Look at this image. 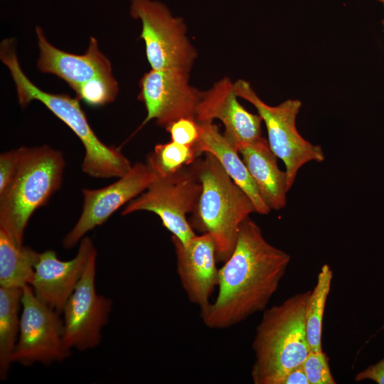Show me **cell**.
<instances>
[{
    "mask_svg": "<svg viewBox=\"0 0 384 384\" xmlns=\"http://www.w3.org/2000/svg\"><path fill=\"white\" fill-rule=\"evenodd\" d=\"M290 261L287 252L265 238L254 220L245 219L233 251L219 268L217 296L200 311L204 324L211 329H226L264 311Z\"/></svg>",
    "mask_w": 384,
    "mask_h": 384,
    "instance_id": "6da1fadb",
    "label": "cell"
},
{
    "mask_svg": "<svg viewBox=\"0 0 384 384\" xmlns=\"http://www.w3.org/2000/svg\"><path fill=\"white\" fill-rule=\"evenodd\" d=\"M0 48V58L9 70L20 105L25 107L31 101L41 102L81 141L85 151L82 163L85 174L95 178H120L129 171L132 165L120 149L104 144L97 137L80 100L66 94L43 91L34 85L20 66L12 39L4 40Z\"/></svg>",
    "mask_w": 384,
    "mask_h": 384,
    "instance_id": "7a4b0ae2",
    "label": "cell"
},
{
    "mask_svg": "<svg viewBox=\"0 0 384 384\" xmlns=\"http://www.w3.org/2000/svg\"><path fill=\"white\" fill-rule=\"evenodd\" d=\"M310 292L296 294L264 311L252 344L255 384H282L289 372L303 364L311 351L305 319Z\"/></svg>",
    "mask_w": 384,
    "mask_h": 384,
    "instance_id": "3957f363",
    "label": "cell"
},
{
    "mask_svg": "<svg viewBox=\"0 0 384 384\" xmlns=\"http://www.w3.org/2000/svg\"><path fill=\"white\" fill-rule=\"evenodd\" d=\"M203 154L190 165L202 189L188 221L194 231L211 235L218 262H224L234 250L241 224L256 208L218 160L210 153Z\"/></svg>",
    "mask_w": 384,
    "mask_h": 384,
    "instance_id": "277c9868",
    "label": "cell"
},
{
    "mask_svg": "<svg viewBox=\"0 0 384 384\" xmlns=\"http://www.w3.org/2000/svg\"><path fill=\"white\" fill-rule=\"evenodd\" d=\"M21 149L16 174L0 193V227L23 244L30 218L60 188L65 163L60 151L47 145Z\"/></svg>",
    "mask_w": 384,
    "mask_h": 384,
    "instance_id": "5b68a950",
    "label": "cell"
},
{
    "mask_svg": "<svg viewBox=\"0 0 384 384\" xmlns=\"http://www.w3.org/2000/svg\"><path fill=\"white\" fill-rule=\"evenodd\" d=\"M238 97L251 103L265 124L269 145L284 164L287 189L293 186L299 170L311 161L322 162L325 154L319 145L305 139L297 128V117L302 107L297 99H288L276 106L266 104L252 89L249 82H234Z\"/></svg>",
    "mask_w": 384,
    "mask_h": 384,
    "instance_id": "8992f818",
    "label": "cell"
},
{
    "mask_svg": "<svg viewBox=\"0 0 384 384\" xmlns=\"http://www.w3.org/2000/svg\"><path fill=\"white\" fill-rule=\"evenodd\" d=\"M129 12L142 22L140 38L151 68L190 73L198 53L187 36L183 20L156 0H131Z\"/></svg>",
    "mask_w": 384,
    "mask_h": 384,
    "instance_id": "52a82bcc",
    "label": "cell"
},
{
    "mask_svg": "<svg viewBox=\"0 0 384 384\" xmlns=\"http://www.w3.org/2000/svg\"><path fill=\"white\" fill-rule=\"evenodd\" d=\"M202 189L190 166L165 177H156L149 186L127 203L122 215L146 210L154 213L162 225L185 245L196 236L186 216L192 213Z\"/></svg>",
    "mask_w": 384,
    "mask_h": 384,
    "instance_id": "ba28073f",
    "label": "cell"
},
{
    "mask_svg": "<svg viewBox=\"0 0 384 384\" xmlns=\"http://www.w3.org/2000/svg\"><path fill=\"white\" fill-rule=\"evenodd\" d=\"M19 334L13 362L24 366L61 362L70 354L59 312L42 302L31 285L22 287Z\"/></svg>",
    "mask_w": 384,
    "mask_h": 384,
    "instance_id": "9c48e42d",
    "label": "cell"
},
{
    "mask_svg": "<svg viewBox=\"0 0 384 384\" xmlns=\"http://www.w3.org/2000/svg\"><path fill=\"white\" fill-rule=\"evenodd\" d=\"M96 258L95 250L63 310L64 341L70 350L97 346L111 311L112 301L96 291Z\"/></svg>",
    "mask_w": 384,
    "mask_h": 384,
    "instance_id": "30bf717a",
    "label": "cell"
},
{
    "mask_svg": "<svg viewBox=\"0 0 384 384\" xmlns=\"http://www.w3.org/2000/svg\"><path fill=\"white\" fill-rule=\"evenodd\" d=\"M139 86L138 100L146 110L141 127L153 119L164 128L181 118L196 119L202 92L190 85L189 72L151 69L142 76Z\"/></svg>",
    "mask_w": 384,
    "mask_h": 384,
    "instance_id": "8fae6325",
    "label": "cell"
},
{
    "mask_svg": "<svg viewBox=\"0 0 384 384\" xmlns=\"http://www.w3.org/2000/svg\"><path fill=\"white\" fill-rule=\"evenodd\" d=\"M156 177L146 163L138 162L109 186L82 189V210L75 225L63 238V247H75L87 232L106 222L117 210L143 193Z\"/></svg>",
    "mask_w": 384,
    "mask_h": 384,
    "instance_id": "7c38bea8",
    "label": "cell"
},
{
    "mask_svg": "<svg viewBox=\"0 0 384 384\" xmlns=\"http://www.w3.org/2000/svg\"><path fill=\"white\" fill-rule=\"evenodd\" d=\"M238 97L234 82L224 77L202 92L196 119L198 122L219 119L225 127L223 135L238 151L262 137L263 121L258 113L248 112Z\"/></svg>",
    "mask_w": 384,
    "mask_h": 384,
    "instance_id": "4fadbf2b",
    "label": "cell"
},
{
    "mask_svg": "<svg viewBox=\"0 0 384 384\" xmlns=\"http://www.w3.org/2000/svg\"><path fill=\"white\" fill-rule=\"evenodd\" d=\"M176 256V271L189 301L204 309L218 287L219 268L214 240L208 233L196 235L186 245L171 237Z\"/></svg>",
    "mask_w": 384,
    "mask_h": 384,
    "instance_id": "5bb4252c",
    "label": "cell"
},
{
    "mask_svg": "<svg viewBox=\"0 0 384 384\" xmlns=\"http://www.w3.org/2000/svg\"><path fill=\"white\" fill-rule=\"evenodd\" d=\"M95 250L92 240L84 237L77 254L70 260H59L52 250L39 253L31 284L35 295L49 307L62 313Z\"/></svg>",
    "mask_w": 384,
    "mask_h": 384,
    "instance_id": "9a60e30c",
    "label": "cell"
},
{
    "mask_svg": "<svg viewBox=\"0 0 384 384\" xmlns=\"http://www.w3.org/2000/svg\"><path fill=\"white\" fill-rule=\"evenodd\" d=\"M36 33L39 48L38 69L42 73L56 75L74 91L81 84L97 76L112 74L111 63L99 49L97 41L94 37L90 38L84 54L75 55L50 44L41 27H36Z\"/></svg>",
    "mask_w": 384,
    "mask_h": 384,
    "instance_id": "2e32d148",
    "label": "cell"
},
{
    "mask_svg": "<svg viewBox=\"0 0 384 384\" xmlns=\"http://www.w3.org/2000/svg\"><path fill=\"white\" fill-rule=\"evenodd\" d=\"M257 189L272 210H279L287 203V174L277 164V156L268 141L261 137L238 149Z\"/></svg>",
    "mask_w": 384,
    "mask_h": 384,
    "instance_id": "e0dca14e",
    "label": "cell"
},
{
    "mask_svg": "<svg viewBox=\"0 0 384 384\" xmlns=\"http://www.w3.org/2000/svg\"><path fill=\"white\" fill-rule=\"evenodd\" d=\"M198 125L199 137L193 146L197 154L201 155L208 152L213 154L233 181L250 198L256 208V213L267 215L271 210L262 199L238 150L213 122H198Z\"/></svg>",
    "mask_w": 384,
    "mask_h": 384,
    "instance_id": "ac0fdd59",
    "label": "cell"
},
{
    "mask_svg": "<svg viewBox=\"0 0 384 384\" xmlns=\"http://www.w3.org/2000/svg\"><path fill=\"white\" fill-rule=\"evenodd\" d=\"M39 252L19 244L0 227V287L22 288L31 285Z\"/></svg>",
    "mask_w": 384,
    "mask_h": 384,
    "instance_id": "d6986e66",
    "label": "cell"
},
{
    "mask_svg": "<svg viewBox=\"0 0 384 384\" xmlns=\"http://www.w3.org/2000/svg\"><path fill=\"white\" fill-rule=\"evenodd\" d=\"M22 288L0 287V378L4 380L13 363L19 328Z\"/></svg>",
    "mask_w": 384,
    "mask_h": 384,
    "instance_id": "ffe728a7",
    "label": "cell"
},
{
    "mask_svg": "<svg viewBox=\"0 0 384 384\" xmlns=\"http://www.w3.org/2000/svg\"><path fill=\"white\" fill-rule=\"evenodd\" d=\"M333 272L324 265L318 274L316 285L311 290L306 306V331L311 351H322V324L326 299L330 292Z\"/></svg>",
    "mask_w": 384,
    "mask_h": 384,
    "instance_id": "44dd1931",
    "label": "cell"
},
{
    "mask_svg": "<svg viewBox=\"0 0 384 384\" xmlns=\"http://www.w3.org/2000/svg\"><path fill=\"white\" fill-rule=\"evenodd\" d=\"M198 156L193 146L171 141L156 144L146 164L157 177H165L190 166Z\"/></svg>",
    "mask_w": 384,
    "mask_h": 384,
    "instance_id": "7402d4cb",
    "label": "cell"
},
{
    "mask_svg": "<svg viewBox=\"0 0 384 384\" xmlns=\"http://www.w3.org/2000/svg\"><path fill=\"white\" fill-rule=\"evenodd\" d=\"M75 92L78 100L91 107H100L115 100L118 82L112 74L99 75L81 84Z\"/></svg>",
    "mask_w": 384,
    "mask_h": 384,
    "instance_id": "603a6c76",
    "label": "cell"
},
{
    "mask_svg": "<svg viewBox=\"0 0 384 384\" xmlns=\"http://www.w3.org/2000/svg\"><path fill=\"white\" fill-rule=\"evenodd\" d=\"M309 384H335L329 359L323 351H310L303 363Z\"/></svg>",
    "mask_w": 384,
    "mask_h": 384,
    "instance_id": "cb8c5ba5",
    "label": "cell"
},
{
    "mask_svg": "<svg viewBox=\"0 0 384 384\" xmlns=\"http://www.w3.org/2000/svg\"><path fill=\"white\" fill-rule=\"evenodd\" d=\"M165 129L170 134L171 141L193 146L199 137L198 122L192 118H181L168 125Z\"/></svg>",
    "mask_w": 384,
    "mask_h": 384,
    "instance_id": "d4e9b609",
    "label": "cell"
},
{
    "mask_svg": "<svg viewBox=\"0 0 384 384\" xmlns=\"http://www.w3.org/2000/svg\"><path fill=\"white\" fill-rule=\"evenodd\" d=\"M21 156V147L0 155V193L10 184L18 170Z\"/></svg>",
    "mask_w": 384,
    "mask_h": 384,
    "instance_id": "484cf974",
    "label": "cell"
},
{
    "mask_svg": "<svg viewBox=\"0 0 384 384\" xmlns=\"http://www.w3.org/2000/svg\"><path fill=\"white\" fill-rule=\"evenodd\" d=\"M355 380L357 382L372 380L377 384H384V357L359 372L356 375Z\"/></svg>",
    "mask_w": 384,
    "mask_h": 384,
    "instance_id": "4316f807",
    "label": "cell"
},
{
    "mask_svg": "<svg viewBox=\"0 0 384 384\" xmlns=\"http://www.w3.org/2000/svg\"><path fill=\"white\" fill-rule=\"evenodd\" d=\"M282 384H309L303 365L302 364L289 372Z\"/></svg>",
    "mask_w": 384,
    "mask_h": 384,
    "instance_id": "83f0119b",
    "label": "cell"
},
{
    "mask_svg": "<svg viewBox=\"0 0 384 384\" xmlns=\"http://www.w3.org/2000/svg\"><path fill=\"white\" fill-rule=\"evenodd\" d=\"M378 1H380L382 4L384 8V0H378Z\"/></svg>",
    "mask_w": 384,
    "mask_h": 384,
    "instance_id": "f1b7e54d",
    "label": "cell"
},
{
    "mask_svg": "<svg viewBox=\"0 0 384 384\" xmlns=\"http://www.w3.org/2000/svg\"><path fill=\"white\" fill-rule=\"evenodd\" d=\"M382 24H383V28H384V18L382 21Z\"/></svg>",
    "mask_w": 384,
    "mask_h": 384,
    "instance_id": "f546056e",
    "label": "cell"
},
{
    "mask_svg": "<svg viewBox=\"0 0 384 384\" xmlns=\"http://www.w3.org/2000/svg\"><path fill=\"white\" fill-rule=\"evenodd\" d=\"M382 329H384V322H383V327H382Z\"/></svg>",
    "mask_w": 384,
    "mask_h": 384,
    "instance_id": "4dcf8cb0",
    "label": "cell"
}]
</instances>
